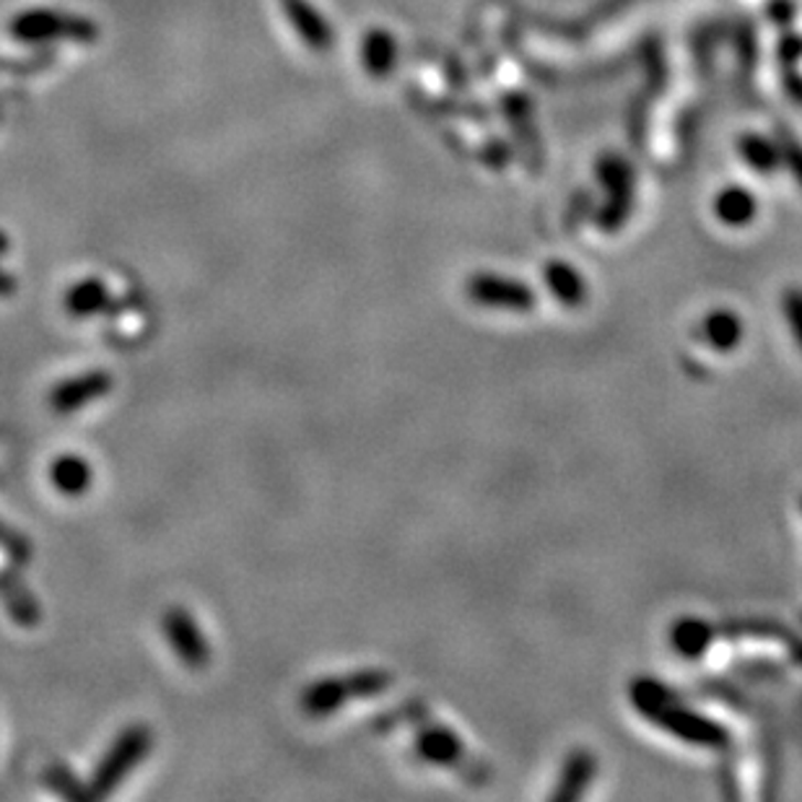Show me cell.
<instances>
[{
    "instance_id": "13",
    "label": "cell",
    "mask_w": 802,
    "mask_h": 802,
    "mask_svg": "<svg viewBox=\"0 0 802 802\" xmlns=\"http://www.w3.org/2000/svg\"><path fill=\"white\" fill-rule=\"evenodd\" d=\"M756 213H759V203L748 188L730 185L715 197V216L719 224L730 226V229H742V226L753 224Z\"/></svg>"
},
{
    "instance_id": "4",
    "label": "cell",
    "mask_w": 802,
    "mask_h": 802,
    "mask_svg": "<svg viewBox=\"0 0 802 802\" xmlns=\"http://www.w3.org/2000/svg\"><path fill=\"white\" fill-rule=\"evenodd\" d=\"M410 719L416 723V753L421 756L426 763L434 767L460 771L470 782L481 784L483 774H478V767L468 756L466 746H462L460 735L450 730V727L434 723V719L424 717L418 706H410Z\"/></svg>"
},
{
    "instance_id": "9",
    "label": "cell",
    "mask_w": 802,
    "mask_h": 802,
    "mask_svg": "<svg viewBox=\"0 0 802 802\" xmlns=\"http://www.w3.org/2000/svg\"><path fill=\"white\" fill-rule=\"evenodd\" d=\"M598 759H595L592 750L587 748H574L569 756L564 759L562 774L556 779L554 792L548 794V800L554 802H574L582 800L585 792L592 787V779L598 777Z\"/></svg>"
},
{
    "instance_id": "19",
    "label": "cell",
    "mask_w": 802,
    "mask_h": 802,
    "mask_svg": "<svg viewBox=\"0 0 802 802\" xmlns=\"http://www.w3.org/2000/svg\"><path fill=\"white\" fill-rule=\"evenodd\" d=\"M782 312L787 318V325H790V333L798 343V349L802 353V289L800 286H790L782 293Z\"/></svg>"
},
{
    "instance_id": "17",
    "label": "cell",
    "mask_w": 802,
    "mask_h": 802,
    "mask_svg": "<svg viewBox=\"0 0 802 802\" xmlns=\"http://www.w3.org/2000/svg\"><path fill=\"white\" fill-rule=\"evenodd\" d=\"M740 153H742V161L761 174H771L779 164H782V153H779L777 146L771 143L769 138L756 136V132H750V136L742 138Z\"/></svg>"
},
{
    "instance_id": "3",
    "label": "cell",
    "mask_w": 802,
    "mask_h": 802,
    "mask_svg": "<svg viewBox=\"0 0 802 802\" xmlns=\"http://www.w3.org/2000/svg\"><path fill=\"white\" fill-rule=\"evenodd\" d=\"M151 730L146 725H130L117 735V740L109 746L105 759L94 769L92 782H88V800L107 798L132 769L141 763L151 750Z\"/></svg>"
},
{
    "instance_id": "11",
    "label": "cell",
    "mask_w": 802,
    "mask_h": 802,
    "mask_svg": "<svg viewBox=\"0 0 802 802\" xmlns=\"http://www.w3.org/2000/svg\"><path fill=\"white\" fill-rule=\"evenodd\" d=\"M715 637L717 629L712 627L709 621L696 616H683L671 627V646L675 650V654H681V657L688 662L702 660L704 654L709 652Z\"/></svg>"
},
{
    "instance_id": "1",
    "label": "cell",
    "mask_w": 802,
    "mask_h": 802,
    "mask_svg": "<svg viewBox=\"0 0 802 802\" xmlns=\"http://www.w3.org/2000/svg\"><path fill=\"white\" fill-rule=\"evenodd\" d=\"M631 706L660 730L678 738L688 746L723 750L730 746V733L715 719L698 715L678 702L671 688L652 678H637L629 688Z\"/></svg>"
},
{
    "instance_id": "7",
    "label": "cell",
    "mask_w": 802,
    "mask_h": 802,
    "mask_svg": "<svg viewBox=\"0 0 802 802\" xmlns=\"http://www.w3.org/2000/svg\"><path fill=\"white\" fill-rule=\"evenodd\" d=\"M164 631L169 644L190 671H203L211 662V646L197 629L195 618L185 608H169L164 613Z\"/></svg>"
},
{
    "instance_id": "15",
    "label": "cell",
    "mask_w": 802,
    "mask_h": 802,
    "mask_svg": "<svg viewBox=\"0 0 802 802\" xmlns=\"http://www.w3.org/2000/svg\"><path fill=\"white\" fill-rule=\"evenodd\" d=\"M107 304H109V291L105 284L97 281V278L81 281L65 293V309H68L71 318L86 320L92 318V314L101 312Z\"/></svg>"
},
{
    "instance_id": "20",
    "label": "cell",
    "mask_w": 802,
    "mask_h": 802,
    "mask_svg": "<svg viewBox=\"0 0 802 802\" xmlns=\"http://www.w3.org/2000/svg\"><path fill=\"white\" fill-rule=\"evenodd\" d=\"M47 784L53 787V790L57 794H63V798H71V800H88L86 790H78V782L76 777L71 774L68 769L65 767H53L47 771Z\"/></svg>"
},
{
    "instance_id": "18",
    "label": "cell",
    "mask_w": 802,
    "mask_h": 802,
    "mask_svg": "<svg viewBox=\"0 0 802 802\" xmlns=\"http://www.w3.org/2000/svg\"><path fill=\"white\" fill-rule=\"evenodd\" d=\"M13 36L19 40H44V36H61L65 29H81V24H65L63 19L53 17V13H29L13 21Z\"/></svg>"
},
{
    "instance_id": "10",
    "label": "cell",
    "mask_w": 802,
    "mask_h": 802,
    "mask_svg": "<svg viewBox=\"0 0 802 802\" xmlns=\"http://www.w3.org/2000/svg\"><path fill=\"white\" fill-rule=\"evenodd\" d=\"M543 281H546L550 297L562 301L566 309L585 307L587 297H590L585 276L566 260H548L546 268H543Z\"/></svg>"
},
{
    "instance_id": "2",
    "label": "cell",
    "mask_w": 802,
    "mask_h": 802,
    "mask_svg": "<svg viewBox=\"0 0 802 802\" xmlns=\"http://www.w3.org/2000/svg\"><path fill=\"white\" fill-rule=\"evenodd\" d=\"M389 686H393V675L372 667V671H356L351 675H341V678H322L309 683L301 691L299 704L309 717H328L341 709L343 704L353 702V698L377 696Z\"/></svg>"
},
{
    "instance_id": "22",
    "label": "cell",
    "mask_w": 802,
    "mask_h": 802,
    "mask_svg": "<svg viewBox=\"0 0 802 802\" xmlns=\"http://www.w3.org/2000/svg\"><path fill=\"white\" fill-rule=\"evenodd\" d=\"M9 293H13V281L11 276H6L3 270H0V297H9Z\"/></svg>"
},
{
    "instance_id": "12",
    "label": "cell",
    "mask_w": 802,
    "mask_h": 802,
    "mask_svg": "<svg viewBox=\"0 0 802 802\" xmlns=\"http://www.w3.org/2000/svg\"><path fill=\"white\" fill-rule=\"evenodd\" d=\"M702 335L712 351L733 353L746 338V325L733 309H715L702 320Z\"/></svg>"
},
{
    "instance_id": "8",
    "label": "cell",
    "mask_w": 802,
    "mask_h": 802,
    "mask_svg": "<svg viewBox=\"0 0 802 802\" xmlns=\"http://www.w3.org/2000/svg\"><path fill=\"white\" fill-rule=\"evenodd\" d=\"M109 389H113V377L107 372H86L78 374V377H71L57 385L53 393H50V408L55 414H76L88 403L105 397Z\"/></svg>"
},
{
    "instance_id": "21",
    "label": "cell",
    "mask_w": 802,
    "mask_h": 802,
    "mask_svg": "<svg viewBox=\"0 0 802 802\" xmlns=\"http://www.w3.org/2000/svg\"><path fill=\"white\" fill-rule=\"evenodd\" d=\"M782 153H784L787 167H790L794 180H798V185L802 188V146L798 141H792L790 136H787L782 141Z\"/></svg>"
},
{
    "instance_id": "6",
    "label": "cell",
    "mask_w": 802,
    "mask_h": 802,
    "mask_svg": "<svg viewBox=\"0 0 802 802\" xmlns=\"http://www.w3.org/2000/svg\"><path fill=\"white\" fill-rule=\"evenodd\" d=\"M598 174L608 190V203L598 213V226L602 232L623 229L634 208V169L621 157H606L598 164Z\"/></svg>"
},
{
    "instance_id": "5",
    "label": "cell",
    "mask_w": 802,
    "mask_h": 802,
    "mask_svg": "<svg viewBox=\"0 0 802 802\" xmlns=\"http://www.w3.org/2000/svg\"><path fill=\"white\" fill-rule=\"evenodd\" d=\"M466 297L475 307L496 309V312H514L527 314L538 304V297L520 278H510L502 274H473L466 281Z\"/></svg>"
},
{
    "instance_id": "14",
    "label": "cell",
    "mask_w": 802,
    "mask_h": 802,
    "mask_svg": "<svg viewBox=\"0 0 802 802\" xmlns=\"http://www.w3.org/2000/svg\"><path fill=\"white\" fill-rule=\"evenodd\" d=\"M50 481L63 496H81L92 485V468L78 455H63L50 468Z\"/></svg>"
},
{
    "instance_id": "16",
    "label": "cell",
    "mask_w": 802,
    "mask_h": 802,
    "mask_svg": "<svg viewBox=\"0 0 802 802\" xmlns=\"http://www.w3.org/2000/svg\"><path fill=\"white\" fill-rule=\"evenodd\" d=\"M362 55H364L366 71H370L374 78H385L387 73L395 68V61H397L395 40L387 32H372L364 40Z\"/></svg>"
}]
</instances>
